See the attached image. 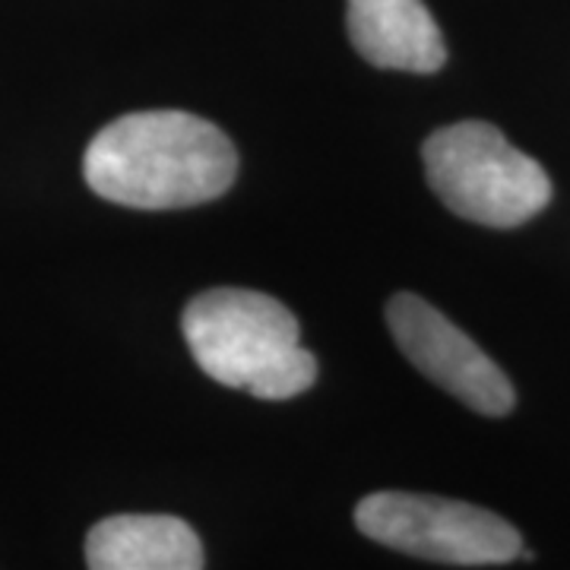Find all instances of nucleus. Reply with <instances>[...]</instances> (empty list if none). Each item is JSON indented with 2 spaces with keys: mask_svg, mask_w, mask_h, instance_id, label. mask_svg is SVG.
I'll return each instance as SVG.
<instances>
[{
  "mask_svg": "<svg viewBox=\"0 0 570 570\" xmlns=\"http://www.w3.org/2000/svg\"><path fill=\"white\" fill-rule=\"evenodd\" d=\"M82 175L111 204L181 209L223 197L238 175V156L223 130L197 115L137 111L96 134Z\"/></svg>",
  "mask_w": 570,
  "mask_h": 570,
  "instance_id": "nucleus-1",
  "label": "nucleus"
},
{
  "mask_svg": "<svg viewBox=\"0 0 570 570\" xmlns=\"http://www.w3.org/2000/svg\"><path fill=\"white\" fill-rule=\"evenodd\" d=\"M184 343L223 387L257 400H292L317 377L295 314L250 288H209L184 307Z\"/></svg>",
  "mask_w": 570,
  "mask_h": 570,
  "instance_id": "nucleus-2",
  "label": "nucleus"
},
{
  "mask_svg": "<svg viewBox=\"0 0 570 570\" xmlns=\"http://www.w3.org/2000/svg\"><path fill=\"white\" fill-rule=\"evenodd\" d=\"M422 159L438 200L469 223L513 228L530 223L551 200L546 168L485 121L434 130Z\"/></svg>",
  "mask_w": 570,
  "mask_h": 570,
  "instance_id": "nucleus-3",
  "label": "nucleus"
},
{
  "mask_svg": "<svg viewBox=\"0 0 570 570\" xmlns=\"http://www.w3.org/2000/svg\"><path fill=\"white\" fill-rule=\"evenodd\" d=\"M355 527L377 546L441 564H508L523 539L504 517L466 501L412 491H374L358 501Z\"/></svg>",
  "mask_w": 570,
  "mask_h": 570,
  "instance_id": "nucleus-4",
  "label": "nucleus"
},
{
  "mask_svg": "<svg viewBox=\"0 0 570 570\" xmlns=\"http://www.w3.org/2000/svg\"><path fill=\"white\" fill-rule=\"evenodd\" d=\"M387 326L412 365L463 406L482 415H508L513 384L460 326L425 298L400 292L387 302Z\"/></svg>",
  "mask_w": 570,
  "mask_h": 570,
  "instance_id": "nucleus-5",
  "label": "nucleus"
},
{
  "mask_svg": "<svg viewBox=\"0 0 570 570\" xmlns=\"http://www.w3.org/2000/svg\"><path fill=\"white\" fill-rule=\"evenodd\" d=\"M348 39L374 67L434 73L448 45L422 0H348Z\"/></svg>",
  "mask_w": 570,
  "mask_h": 570,
  "instance_id": "nucleus-6",
  "label": "nucleus"
},
{
  "mask_svg": "<svg viewBox=\"0 0 570 570\" xmlns=\"http://www.w3.org/2000/svg\"><path fill=\"white\" fill-rule=\"evenodd\" d=\"M89 570H204L200 535L178 517L118 513L86 535Z\"/></svg>",
  "mask_w": 570,
  "mask_h": 570,
  "instance_id": "nucleus-7",
  "label": "nucleus"
}]
</instances>
